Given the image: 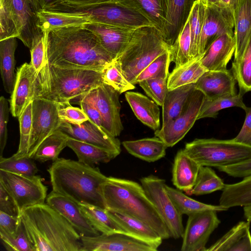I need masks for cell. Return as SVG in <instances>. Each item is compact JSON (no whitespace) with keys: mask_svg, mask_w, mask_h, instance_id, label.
Segmentation results:
<instances>
[{"mask_svg":"<svg viewBox=\"0 0 251 251\" xmlns=\"http://www.w3.org/2000/svg\"><path fill=\"white\" fill-rule=\"evenodd\" d=\"M191 45V32L188 17L175 43L170 47L171 61L175 64V67L192 60L190 56Z\"/></svg>","mask_w":251,"mask_h":251,"instance_id":"cell-42","label":"cell"},{"mask_svg":"<svg viewBox=\"0 0 251 251\" xmlns=\"http://www.w3.org/2000/svg\"><path fill=\"white\" fill-rule=\"evenodd\" d=\"M217 212L209 210L188 215L182 237L181 251H206L210 236L221 222Z\"/></svg>","mask_w":251,"mask_h":251,"instance_id":"cell-15","label":"cell"},{"mask_svg":"<svg viewBox=\"0 0 251 251\" xmlns=\"http://www.w3.org/2000/svg\"><path fill=\"white\" fill-rule=\"evenodd\" d=\"M0 170L29 176L36 175L38 171L34 160L28 156L19 158L13 156L0 157Z\"/></svg>","mask_w":251,"mask_h":251,"instance_id":"cell-48","label":"cell"},{"mask_svg":"<svg viewBox=\"0 0 251 251\" xmlns=\"http://www.w3.org/2000/svg\"><path fill=\"white\" fill-rule=\"evenodd\" d=\"M102 192L107 210L144 222L163 240L171 237L167 226L141 184L128 179L109 176L102 185Z\"/></svg>","mask_w":251,"mask_h":251,"instance_id":"cell-4","label":"cell"},{"mask_svg":"<svg viewBox=\"0 0 251 251\" xmlns=\"http://www.w3.org/2000/svg\"><path fill=\"white\" fill-rule=\"evenodd\" d=\"M58 129L71 138L98 146L117 156L121 152L119 140L89 120L80 125L62 122Z\"/></svg>","mask_w":251,"mask_h":251,"instance_id":"cell-18","label":"cell"},{"mask_svg":"<svg viewBox=\"0 0 251 251\" xmlns=\"http://www.w3.org/2000/svg\"><path fill=\"white\" fill-rule=\"evenodd\" d=\"M53 191L78 204L106 209L102 192L107 179L98 167L79 161L59 158L48 169Z\"/></svg>","mask_w":251,"mask_h":251,"instance_id":"cell-3","label":"cell"},{"mask_svg":"<svg viewBox=\"0 0 251 251\" xmlns=\"http://www.w3.org/2000/svg\"><path fill=\"white\" fill-rule=\"evenodd\" d=\"M103 83L111 86L120 94L135 88L122 72L119 63L114 59L102 71Z\"/></svg>","mask_w":251,"mask_h":251,"instance_id":"cell-46","label":"cell"},{"mask_svg":"<svg viewBox=\"0 0 251 251\" xmlns=\"http://www.w3.org/2000/svg\"><path fill=\"white\" fill-rule=\"evenodd\" d=\"M82 251H156L158 248L125 233L81 236Z\"/></svg>","mask_w":251,"mask_h":251,"instance_id":"cell-17","label":"cell"},{"mask_svg":"<svg viewBox=\"0 0 251 251\" xmlns=\"http://www.w3.org/2000/svg\"><path fill=\"white\" fill-rule=\"evenodd\" d=\"M0 237L4 248L8 251H35L22 221L14 235L10 236L0 231Z\"/></svg>","mask_w":251,"mask_h":251,"instance_id":"cell-49","label":"cell"},{"mask_svg":"<svg viewBox=\"0 0 251 251\" xmlns=\"http://www.w3.org/2000/svg\"><path fill=\"white\" fill-rule=\"evenodd\" d=\"M67 147L77 156L78 161L90 166L100 163H106L117 156L98 146L69 137Z\"/></svg>","mask_w":251,"mask_h":251,"instance_id":"cell-35","label":"cell"},{"mask_svg":"<svg viewBox=\"0 0 251 251\" xmlns=\"http://www.w3.org/2000/svg\"><path fill=\"white\" fill-rule=\"evenodd\" d=\"M0 211L20 217L21 212L13 197L0 184Z\"/></svg>","mask_w":251,"mask_h":251,"instance_id":"cell-57","label":"cell"},{"mask_svg":"<svg viewBox=\"0 0 251 251\" xmlns=\"http://www.w3.org/2000/svg\"><path fill=\"white\" fill-rule=\"evenodd\" d=\"M18 119L20 143L17 151L12 155L16 158L28 156L32 125V101L29 103Z\"/></svg>","mask_w":251,"mask_h":251,"instance_id":"cell-47","label":"cell"},{"mask_svg":"<svg viewBox=\"0 0 251 251\" xmlns=\"http://www.w3.org/2000/svg\"><path fill=\"white\" fill-rule=\"evenodd\" d=\"M236 81L230 70L207 71L195 83L196 88L201 91L207 100L237 94Z\"/></svg>","mask_w":251,"mask_h":251,"instance_id":"cell-21","label":"cell"},{"mask_svg":"<svg viewBox=\"0 0 251 251\" xmlns=\"http://www.w3.org/2000/svg\"><path fill=\"white\" fill-rule=\"evenodd\" d=\"M103 83L102 71L63 68L46 62L36 75L34 99L43 98L58 103L70 102Z\"/></svg>","mask_w":251,"mask_h":251,"instance_id":"cell-5","label":"cell"},{"mask_svg":"<svg viewBox=\"0 0 251 251\" xmlns=\"http://www.w3.org/2000/svg\"><path fill=\"white\" fill-rule=\"evenodd\" d=\"M219 200L227 208L251 205V175L237 183L226 184Z\"/></svg>","mask_w":251,"mask_h":251,"instance_id":"cell-38","label":"cell"},{"mask_svg":"<svg viewBox=\"0 0 251 251\" xmlns=\"http://www.w3.org/2000/svg\"><path fill=\"white\" fill-rule=\"evenodd\" d=\"M200 166L184 151L176 153L172 168V182L176 187L188 194L194 187Z\"/></svg>","mask_w":251,"mask_h":251,"instance_id":"cell-24","label":"cell"},{"mask_svg":"<svg viewBox=\"0 0 251 251\" xmlns=\"http://www.w3.org/2000/svg\"><path fill=\"white\" fill-rule=\"evenodd\" d=\"M83 26L96 36L102 47L114 59L124 50L136 30L94 23Z\"/></svg>","mask_w":251,"mask_h":251,"instance_id":"cell-22","label":"cell"},{"mask_svg":"<svg viewBox=\"0 0 251 251\" xmlns=\"http://www.w3.org/2000/svg\"><path fill=\"white\" fill-rule=\"evenodd\" d=\"M108 211L110 215L124 228L127 234L157 248L161 244L163 239L161 236L144 222L122 213Z\"/></svg>","mask_w":251,"mask_h":251,"instance_id":"cell-32","label":"cell"},{"mask_svg":"<svg viewBox=\"0 0 251 251\" xmlns=\"http://www.w3.org/2000/svg\"><path fill=\"white\" fill-rule=\"evenodd\" d=\"M245 119L237 135L233 139L237 142L251 147V107L245 110Z\"/></svg>","mask_w":251,"mask_h":251,"instance_id":"cell-59","label":"cell"},{"mask_svg":"<svg viewBox=\"0 0 251 251\" xmlns=\"http://www.w3.org/2000/svg\"><path fill=\"white\" fill-rule=\"evenodd\" d=\"M20 217L35 251H82L81 236L48 204L28 207Z\"/></svg>","mask_w":251,"mask_h":251,"instance_id":"cell-2","label":"cell"},{"mask_svg":"<svg viewBox=\"0 0 251 251\" xmlns=\"http://www.w3.org/2000/svg\"><path fill=\"white\" fill-rule=\"evenodd\" d=\"M78 102L89 120L100 128L105 130L101 116L98 109L92 104L86 102L79 101Z\"/></svg>","mask_w":251,"mask_h":251,"instance_id":"cell-60","label":"cell"},{"mask_svg":"<svg viewBox=\"0 0 251 251\" xmlns=\"http://www.w3.org/2000/svg\"><path fill=\"white\" fill-rule=\"evenodd\" d=\"M171 62L170 50L155 58L137 77L134 84L145 79L162 76H169Z\"/></svg>","mask_w":251,"mask_h":251,"instance_id":"cell-52","label":"cell"},{"mask_svg":"<svg viewBox=\"0 0 251 251\" xmlns=\"http://www.w3.org/2000/svg\"><path fill=\"white\" fill-rule=\"evenodd\" d=\"M38 26L43 33L58 28L81 26L91 23L88 18L70 11L40 9L37 12Z\"/></svg>","mask_w":251,"mask_h":251,"instance_id":"cell-30","label":"cell"},{"mask_svg":"<svg viewBox=\"0 0 251 251\" xmlns=\"http://www.w3.org/2000/svg\"><path fill=\"white\" fill-rule=\"evenodd\" d=\"M226 184L215 172L208 166H201L195 184L189 195L200 196L223 190Z\"/></svg>","mask_w":251,"mask_h":251,"instance_id":"cell-43","label":"cell"},{"mask_svg":"<svg viewBox=\"0 0 251 251\" xmlns=\"http://www.w3.org/2000/svg\"><path fill=\"white\" fill-rule=\"evenodd\" d=\"M43 33L49 65L102 71L114 59L96 36L83 25L55 28Z\"/></svg>","mask_w":251,"mask_h":251,"instance_id":"cell-1","label":"cell"},{"mask_svg":"<svg viewBox=\"0 0 251 251\" xmlns=\"http://www.w3.org/2000/svg\"><path fill=\"white\" fill-rule=\"evenodd\" d=\"M206 5H216L220 6H225L226 5L222 3L221 0H201Z\"/></svg>","mask_w":251,"mask_h":251,"instance_id":"cell-62","label":"cell"},{"mask_svg":"<svg viewBox=\"0 0 251 251\" xmlns=\"http://www.w3.org/2000/svg\"><path fill=\"white\" fill-rule=\"evenodd\" d=\"M185 152L200 166L217 168L251 157V147L232 139H196L185 144Z\"/></svg>","mask_w":251,"mask_h":251,"instance_id":"cell-8","label":"cell"},{"mask_svg":"<svg viewBox=\"0 0 251 251\" xmlns=\"http://www.w3.org/2000/svg\"><path fill=\"white\" fill-rule=\"evenodd\" d=\"M236 48L233 61L242 56L251 35V0H239L233 10Z\"/></svg>","mask_w":251,"mask_h":251,"instance_id":"cell-27","label":"cell"},{"mask_svg":"<svg viewBox=\"0 0 251 251\" xmlns=\"http://www.w3.org/2000/svg\"><path fill=\"white\" fill-rule=\"evenodd\" d=\"M250 223L239 222L206 251H251Z\"/></svg>","mask_w":251,"mask_h":251,"instance_id":"cell-29","label":"cell"},{"mask_svg":"<svg viewBox=\"0 0 251 251\" xmlns=\"http://www.w3.org/2000/svg\"><path fill=\"white\" fill-rule=\"evenodd\" d=\"M59 103L43 98L32 100V125L28 156L32 157L39 146L57 130L62 120L58 115Z\"/></svg>","mask_w":251,"mask_h":251,"instance_id":"cell-14","label":"cell"},{"mask_svg":"<svg viewBox=\"0 0 251 251\" xmlns=\"http://www.w3.org/2000/svg\"><path fill=\"white\" fill-rule=\"evenodd\" d=\"M168 76H162L144 80L138 83L147 95L158 105L162 106L168 91Z\"/></svg>","mask_w":251,"mask_h":251,"instance_id":"cell-51","label":"cell"},{"mask_svg":"<svg viewBox=\"0 0 251 251\" xmlns=\"http://www.w3.org/2000/svg\"><path fill=\"white\" fill-rule=\"evenodd\" d=\"M204 20L199 45V56L204 55L210 44L218 37L234 35L233 11L227 6L206 5Z\"/></svg>","mask_w":251,"mask_h":251,"instance_id":"cell-16","label":"cell"},{"mask_svg":"<svg viewBox=\"0 0 251 251\" xmlns=\"http://www.w3.org/2000/svg\"><path fill=\"white\" fill-rule=\"evenodd\" d=\"M141 184L167 226L171 237H182L184 228L182 215L177 210L166 189L163 179L153 175L142 177Z\"/></svg>","mask_w":251,"mask_h":251,"instance_id":"cell-9","label":"cell"},{"mask_svg":"<svg viewBox=\"0 0 251 251\" xmlns=\"http://www.w3.org/2000/svg\"><path fill=\"white\" fill-rule=\"evenodd\" d=\"M168 194L178 212L181 215L190 214L209 210L217 212L226 211L228 208L221 205H214L204 203L193 199L183 193L180 190L166 185Z\"/></svg>","mask_w":251,"mask_h":251,"instance_id":"cell-39","label":"cell"},{"mask_svg":"<svg viewBox=\"0 0 251 251\" xmlns=\"http://www.w3.org/2000/svg\"><path fill=\"white\" fill-rule=\"evenodd\" d=\"M235 48L234 35L223 34L210 44L201 59V63L208 71L226 70Z\"/></svg>","mask_w":251,"mask_h":251,"instance_id":"cell-23","label":"cell"},{"mask_svg":"<svg viewBox=\"0 0 251 251\" xmlns=\"http://www.w3.org/2000/svg\"><path fill=\"white\" fill-rule=\"evenodd\" d=\"M0 184L15 201L20 212L45 203L48 187L40 176H26L0 170Z\"/></svg>","mask_w":251,"mask_h":251,"instance_id":"cell-10","label":"cell"},{"mask_svg":"<svg viewBox=\"0 0 251 251\" xmlns=\"http://www.w3.org/2000/svg\"><path fill=\"white\" fill-rule=\"evenodd\" d=\"M243 96L238 93L235 96L222 97L213 100H204L201 108L198 120L204 118H215L222 109L237 107L245 110L247 107L243 102Z\"/></svg>","mask_w":251,"mask_h":251,"instance_id":"cell-44","label":"cell"},{"mask_svg":"<svg viewBox=\"0 0 251 251\" xmlns=\"http://www.w3.org/2000/svg\"><path fill=\"white\" fill-rule=\"evenodd\" d=\"M125 98L139 121L154 131L159 129L160 109L157 104L138 92L127 91Z\"/></svg>","mask_w":251,"mask_h":251,"instance_id":"cell-28","label":"cell"},{"mask_svg":"<svg viewBox=\"0 0 251 251\" xmlns=\"http://www.w3.org/2000/svg\"><path fill=\"white\" fill-rule=\"evenodd\" d=\"M66 11L85 16L91 23L128 29H136L144 26H153L141 14L116 3L101 5L87 9Z\"/></svg>","mask_w":251,"mask_h":251,"instance_id":"cell-12","label":"cell"},{"mask_svg":"<svg viewBox=\"0 0 251 251\" xmlns=\"http://www.w3.org/2000/svg\"><path fill=\"white\" fill-rule=\"evenodd\" d=\"M205 96L196 89L190 96L179 115L155 131L168 147H172L182 140L198 120Z\"/></svg>","mask_w":251,"mask_h":251,"instance_id":"cell-13","label":"cell"},{"mask_svg":"<svg viewBox=\"0 0 251 251\" xmlns=\"http://www.w3.org/2000/svg\"><path fill=\"white\" fill-rule=\"evenodd\" d=\"M41 38L30 49V64L36 73L43 67L46 62V35L43 33Z\"/></svg>","mask_w":251,"mask_h":251,"instance_id":"cell-54","label":"cell"},{"mask_svg":"<svg viewBox=\"0 0 251 251\" xmlns=\"http://www.w3.org/2000/svg\"><path fill=\"white\" fill-rule=\"evenodd\" d=\"M36 75L30 63H25L18 68L10 100V112L13 117L18 118L34 100Z\"/></svg>","mask_w":251,"mask_h":251,"instance_id":"cell-20","label":"cell"},{"mask_svg":"<svg viewBox=\"0 0 251 251\" xmlns=\"http://www.w3.org/2000/svg\"><path fill=\"white\" fill-rule=\"evenodd\" d=\"M69 137L58 129L42 142L31 158L41 163L56 160L62 151L67 147Z\"/></svg>","mask_w":251,"mask_h":251,"instance_id":"cell-40","label":"cell"},{"mask_svg":"<svg viewBox=\"0 0 251 251\" xmlns=\"http://www.w3.org/2000/svg\"><path fill=\"white\" fill-rule=\"evenodd\" d=\"M217 169L229 176L244 178L251 175V157L240 162Z\"/></svg>","mask_w":251,"mask_h":251,"instance_id":"cell-56","label":"cell"},{"mask_svg":"<svg viewBox=\"0 0 251 251\" xmlns=\"http://www.w3.org/2000/svg\"><path fill=\"white\" fill-rule=\"evenodd\" d=\"M120 94L111 86L103 83L88 94L75 100L94 105L101 116L105 130L116 137L124 129L120 117Z\"/></svg>","mask_w":251,"mask_h":251,"instance_id":"cell-11","label":"cell"},{"mask_svg":"<svg viewBox=\"0 0 251 251\" xmlns=\"http://www.w3.org/2000/svg\"><path fill=\"white\" fill-rule=\"evenodd\" d=\"M30 0H0V41L16 37L29 50L43 35Z\"/></svg>","mask_w":251,"mask_h":251,"instance_id":"cell-7","label":"cell"},{"mask_svg":"<svg viewBox=\"0 0 251 251\" xmlns=\"http://www.w3.org/2000/svg\"><path fill=\"white\" fill-rule=\"evenodd\" d=\"M17 46L16 37L0 41V74L4 90L9 94L13 91L16 78L14 69Z\"/></svg>","mask_w":251,"mask_h":251,"instance_id":"cell-34","label":"cell"},{"mask_svg":"<svg viewBox=\"0 0 251 251\" xmlns=\"http://www.w3.org/2000/svg\"><path fill=\"white\" fill-rule=\"evenodd\" d=\"M21 222L20 217L11 216L0 211V231L13 236L16 233Z\"/></svg>","mask_w":251,"mask_h":251,"instance_id":"cell-58","label":"cell"},{"mask_svg":"<svg viewBox=\"0 0 251 251\" xmlns=\"http://www.w3.org/2000/svg\"><path fill=\"white\" fill-rule=\"evenodd\" d=\"M231 72L244 96L251 91V35L241 57L232 62Z\"/></svg>","mask_w":251,"mask_h":251,"instance_id":"cell-41","label":"cell"},{"mask_svg":"<svg viewBox=\"0 0 251 251\" xmlns=\"http://www.w3.org/2000/svg\"><path fill=\"white\" fill-rule=\"evenodd\" d=\"M46 202L63 216L81 236H93L100 234L89 223L78 203L53 191L47 195Z\"/></svg>","mask_w":251,"mask_h":251,"instance_id":"cell-19","label":"cell"},{"mask_svg":"<svg viewBox=\"0 0 251 251\" xmlns=\"http://www.w3.org/2000/svg\"><path fill=\"white\" fill-rule=\"evenodd\" d=\"M79 205L89 223L99 232L103 234L116 232L126 233L124 228L110 215L106 209L87 204Z\"/></svg>","mask_w":251,"mask_h":251,"instance_id":"cell-37","label":"cell"},{"mask_svg":"<svg viewBox=\"0 0 251 251\" xmlns=\"http://www.w3.org/2000/svg\"><path fill=\"white\" fill-rule=\"evenodd\" d=\"M196 89L195 84H190L168 91L162 106V126L179 115Z\"/></svg>","mask_w":251,"mask_h":251,"instance_id":"cell-36","label":"cell"},{"mask_svg":"<svg viewBox=\"0 0 251 251\" xmlns=\"http://www.w3.org/2000/svg\"><path fill=\"white\" fill-rule=\"evenodd\" d=\"M170 47L154 26H144L135 30L126 48L115 59L126 78L134 84L138 75Z\"/></svg>","mask_w":251,"mask_h":251,"instance_id":"cell-6","label":"cell"},{"mask_svg":"<svg viewBox=\"0 0 251 251\" xmlns=\"http://www.w3.org/2000/svg\"><path fill=\"white\" fill-rule=\"evenodd\" d=\"M118 0H54L46 9L66 11L92 8L100 5L116 3Z\"/></svg>","mask_w":251,"mask_h":251,"instance_id":"cell-50","label":"cell"},{"mask_svg":"<svg viewBox=\"0 0 251 251\" xmlns=\"http://www.w3.org/2000/svg\"><path fill=\"white\" fill-rule=\"evenodd\" d=\"M243 211L245 218L251 223V205L243 207Z\"/></svg>","mask_w":251,"mask_h":251,"instance_id":"cell-63","label":"cell"},{"mask_svg":"<svg viewBox=\"0 0 251 251\" xmlns=\"http://www.w3.org/2000/svg\"><path fill=\"white\" fill-rule=\"evenodd\" d=\"M8 101L3 97L0 98V157H3V152L7 140V126L8 122L9 113Z\"/></svg>","mask_w":251,"mask_h":251,"instance_id":"cell-55","label":"cell"},{"mask_svg":"<svg viewBox=\"0 0 251 251\" xmlns=\"http://www.w3.org/2000/svg\"><path fill=\"white\" fill-rule=\"evenodd\" d=\"M122 145L129 154L148 162H155L164 157L168 148L164 141L156 136L125 141Z\"/></svg>","mask_w":251,"mask_h":251,"instance_id":"cell-31","label":"cell"},{"mask_svg":"<svg viewBox=\"0 0 251 251\" xmlns=\"http://www.w3.org/2000/svg\"><path fill=\"white\" fill-rule=\"evenodd\" d=\"M37 11L41 9L40 0H30Z\"/></svg>","mask_w":251,"mask_h":251,"instance_id":"cell-64","label":"cell"},{"mask_svg":"<svg viewBox=\"0 0 251 251\" xmlns=\"http://www.w3.org/2000/svg\"><path fill=\"white\" fill-rule=\"evenodd\" d=\"M239 0H221L226 6L229 7L233 11L238 4Z\"/></svg>","mask_w":251,"mask_h":251,"instance_id":"cell-61","label":"cell"},{"mask_svg":"<svg viewBox=\"0 0 251 251\" xmlns=\"http://www.w3.org/2000/svg\"><path fill=\"white\" fill-rule=\"evenodd\" d=\"M203 56L194 58L184 65L175 67L168 77V90L196 83L208 71L201 63V60Z\"/></svg>","mask_w":251,"mask_h":251,"instance_id":"cell-33","label":"cell"},{"mask_svg":"<svg viewBox=\"0 0 251 251\" xmlns=\"http://www.w3.org/2000/svg\"><path fill=\"white\" fill-rule=\"evenodd\" d=\"M116 4L141 14L162 34L169 0H118Z\"/></svg>","mask_w":251,"mask_h":251,"instance_id":"cell-25","label":"cell"},{"mask_svg":"<svg viewBox=\"0 0 251 251\" xmlns=\"http://www.w3.org/2000/svg\"><path fill=\"white\" fill-rule=\"evenodd\" d=\"M58 103V115L62 122L80 125L89 120L88 116L81 108L72 106L70 102Z\"/></svg>","mask_w":251,"mask_h":251,"instance_id":"cell-53","label":"cell"},{"mask_svg":"<svg viewBox=\"0 0 251 251\" xmlns=\"http://www.w3.org/2000/svg\"><path fill=\"white\" fill-rule=\"evenodd\" d=\"M195 0H169L168 9L162 35L171 46L187 20Z\"/></svg>","mask_w":251,"mask_h":251,"instance_id":"cell-26","label":"cell"},{"mask_svg":"<svg viewBox=\"0 0 251 251\" xmlns=\"http://www.w3.org/2000/svg\"><path fill=\"white\" fill-rule=\"evenodd\" d=\"M205 4L201 0H195L188 16L191 32V59L201 56L199 55V45L205 18Z\"/></svg>","mask_w":251,"mask_h":251,"instance_id":"cell-45","label":"cell"}]
</instances>
